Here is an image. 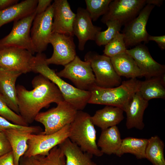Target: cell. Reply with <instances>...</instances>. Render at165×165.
<instances>
[{"mask_svg": "<svg viewBox=\"0 0 165 165\" xmlns=\"http://www.w3.org/2000/svg\"><path fill=\"white\" fill-rule=\"evenodd\" d=\"M123 112L119 107L106 105L96 111L91 119L94 126L103 130L119 124L124 119Z\"/></svg>", "mask_w": 165, "mask_h": 165, "instance_id": "obj_21", "label": "cell"}, {"mask_svg": "<svg viewBox=\"0 0 165 165\" xmlns=\"http://www.w3.org/2000/svg\"><path fill=\"white\" fill-rule=\"evenodd\" d=\"M101 130L97 143L98 147L103 154H116L122 141L118 127L114 126Z\"/></svg>", "mask_w": 165, "mask_h": 165, "instance_id": "obj_25", "label": "cell"}, {"mask_svg": "<svg viewBox=\"0 0 165 165\" xmlns=\"http://www.w3.org/2000/svg\"><path fill=\"white\" fill-rule=\"evenodd\" d=\"M46 58L42 53L33 56L30 62L31 72L39 73L53 83L61 92L65 101L76 110L82 111L88 104L90 92L79 90L64 81L49 67Z\"/></svg>", "mask_w": 165, "mask_h": 165, "instance_id": "obj_2", "label": "cell"}, {"mask_svg": "<svg viewBox=\"0 0 165 165\" xmlns=\"http://www.w3.org/2000/svg\"><path fill=\"white\" fill-rule=\"evenodd\" d=\"M146 4H149L160 6L162 5L163 0H146Z\"/></svg>", "mask_w": 165, "mask_h": 165, "instance_id": "obj_41", "label": "cell"}, {"mask_svg": "<svg viewBox=\"0 0 165 165\" xmlns=\"http://www.w3.org/2000/svg\"><path fill=\"white\" fill-rule=\"evenodd\" d=\"M70 124L50 134H31L28 141V149L23 156L31 157L47 155L53 148L68 138Z\"/></svg>", "mask_w": 165, "mask_h": 165, "instance_id": "obj_9", "label": "cell"}, {"mask_svg": "<svg viewBox=\"0 0 165 165\" xmlns=\"http://www.w3.org/2000/svg\"><path fill=\"white\" fill-rule=\"evenodd\" d=\"M73 36L53 33L50 39L53 48L51 57L46 58L47 64L65 66L72 61L76 56Z\"/></svg>", "mask_w": 165, "mask_h": 165, "instance_id": "obj_13", "label": "cell"}, {"mask_svg": "<svg viewBox=\"0 0 165 165\" xmlns=\"http://www.w3.org/2000/svg\"><path fill=\"white\" fill-rule=\"evenodd\" d=\"M0 116L15 124L28 126L22 116L12 110L0 94Z\"/></svg>", "mask_w": 165, "mask_h": 165, "instance_id": "obj_33", "label": "cell"}, {"mask_svg": "<svg viewBox=\"0 0 165 165\" xmlns=\"http://www.w3.org/2000/svg\"><path fill=\"white\" fill-rule=\"evenodd\" d=\"M32 84L33 89L31 90L21 85L16 87L19 114L28 125L35 121L42 108L64 101L57 86L42 75L35 77Z\"/></svg>", "mask_w": 165, "mask_h": 165, "instance_id": "obj_1", "label": "cell"}, {"mask_svg": "<svg viewBox=\"0 0 165 165\" xmlns=\"http://www.w3.org/2000/svg\"><path fill=\"white\" fill-rule=\"evenodd\" d=\"M138 91L145 100L165 98V74L140 81Z\"/></svg>", "mask_w": 165, "mask_h": 165, "instance_id": "obj_26", "label": "cell"}, {"mask_svg": "<svg viewBox=\"0 0 165 165\" xmlns=\"http://www.w3.org/2000/svg\"><path fill=\"white\" fill-rule=\"evenodd\" d=\"M147 40L148 42L149 41H155L161 50H164L165 49V35H164L154 36L149 35Z\"/></svg>", "mask_w": 165, "mask_h": 165, "instance_id": "obj_37", "label": "cell"}, {"mask_svg": "<svg viewBox=\"0 0 165 165\" xmlns=\"http://www.w3.org/2000/svg\"><path fill=\"white\" fill-rule=\"evenodd\" d=\"M33 54L28 50L14 47L0 48V68L18 71L22 74L31 72Z\"/></svg>", "mask_w": 165, "mask_h": 165, "instance_id": "obj_14", "label": "cell"}, {"mask_svg": "<svg viewBox=\"0 0 165 165\" xmlns=\"http://www.w3.org/2000/svg\"><path fill=\"white\" fill-rule=\"evenodd\" d=\"M57 74L61 78L70 80L76 88L90 91L96 85L95 76L90 63L82 61L76 55L71 62Z\"/></svg>", "mask_w": 165, "mask_h": 165, "instance_id": "obj_7", "label": "cell"}, {"mask_svg": "<svg viewBox=\"0 0 165 165\" xmlns=\"http://www.w3.org/2000/svg\"><path fill=\"white\" fill-rule=\"evenodd\" d=\"M38 0H25L5 9L0 10V28L3 25L19 20L35 12Z\"/></svg>", "mask_w": 165, "mask_h": 165, "instance_id": "obj_20", "label": "cell"}, {"mask_svg": "<svg viewBox=\"0 0 165 165\" xmlns=\"http://www.w3.org/2000/svg\"><path fill=\"white\" fill-rule=\"evenodd\" d=\"M53 8L51 4L43 13L36 15L31 29L30 35L36 52L46 50L52 34Z\"/></svg>", "mask_w": 165, "mask_h": 165, "instance_id": "obj_10", "label": "cell"}, {"mask_svg": "<svg viewBox=\"0 0 165 165\" xmlns=\"http://www.w3.org/2000/svg\"><path fill=\"white\" fill-rule=\"evenodd\" d=\"M125 46L122 33L118 32L115 36L105 46L104 54L110 57L125 52Z\"/></svg>", "mask_w": 165, "mask_h": 165, "instance_id": "obj_32", "label": "cell"}, {"mask_svg": "<svg viewBox=\"0 0 165 165\" xmlns=\"http://www.w3.org/2000/svg\"><path fill=\"white\" fill-rule=\"evenodd\" d=\"M154 6L146 4L136 17L124 25L122 33L127 48L138 45L141 42H148L147 38L149 34L146 30V26Z\"/></svg>", "mask_w": 165, "mask_h": 165, "instance_id": "obj_11", "label": "cell"}, {"mask_svg": "<svg viewBox=\"0 0 165 165\" xmlns=\"http://www.w3.org/2000/svg\"><path fill=\"white\" fill-rule=\"evenodd\" d=\"M73 28L74 35L78 39L79 49L81 51L84 50L87 41L95 40L97 34L101 29V28L93 24L86 9L81 7L77 9Z\"/></svg>", "mask_w": 165, "mask_h": 165, "instance_id": "obj_17", "label": "cell"}, {"mask_svg": "<svg viewBox=\"0 0 165 165\" xmlns=\"http://www.w3.org/2000/svg\"><path fill=\"white\" fill-rule=\"evenodd\" d=\"M53 15L52 33L73 36V24L76 14L72 10L67 0H55L52 4Z\"/></svg>", "mask_w": 165, "mask_h": 165, "instance_id": "obj_16", "label": "cell"}, {"mask_svg": "<svg viewBox=\"0 0 165 165\" xmlns=\"http://www.w3.org/2000/svg\"><path fill=\"white\" fill-rule=\"evenodd\" d=\"M112 0H85L86 9L92 20L96 21L107 12Z\"/></svg>", "mask_w": 165, "mask_h": 165, "instance_id": "obj_31", "label": "cell"}, {"mask_svg": "<svg viewBox=\"0 0 165 165\" xmlns=\"http://www.w3.org/2000/svg\"><path fill=\"white\" fill-rule=\"evenodd\" d=\"M51 0H38L35 12L36 15L42 14L45 12L51 5Z\"/></svg>", "mask_w": 165, "mask_h": 165, "instance_id": "obj_36", "label": "cell"}, {"mask_svg": "<svg viewBox=\"0 0 165 165\" xmlns=\"http://www.w3.org/2000/svg\"><path fill=\"white\" fill-rule=\"evenodd\" d=\"M0 165H15L12 152L0 156Z\"/></svg>", "mask_w": 165, "mask_h": 165, "instance_id": "obj_38", "label": "cell"}, {"mask_svg": "<svg viewBox=\"0 0 165 165\" xmlns=\"http://www.w3.org/2000/svg\"><path fill=\"white\" fill-rule=\"evenodd\" d=\"M34 157L37 165H66L65 156L58 146L53 148L46 156Z\"/></svg>", "mask_w": 165, "mask_h": 165, "instance_id": "obj_30", "label": "cell"}, {"mask_svg": "<svg viewBox=\"0 0 165 165\" xmlns=\"http://www.w3.org/2000/svg\"><path fill=\"white\" fill-rule=\"evenodd\" d=\"M12 152L9 142L3 131H0V156Z\"/></svg>", "mask_w": 165, "mask_h": 165, "instance_id": "obj_35", "label": "cell"}, {"mask_svg": "<svg viewBox=\"0 0 165 165\" xmlns=\"http://www.w3.org/2000/svg\"><path fill=\"white\" fill-rule=\"evenodd\" d=\"M107 26V29L103 31H100L97 34L95 41L99 46L106 45L120 32L122 25L115 20H110L105 23Z\"/></svg>", "mask_w": 165, "mask_h": 165, "instance_id": "obj_29", "label": "cell"}, {"mask_svg": "<svg viewBox=\"0 0 165 165\" xmlns=\"http://www.w3.org/2000/svg\"><path fill=\"white\" fill-rule=\"evenodd\" d=\"M22 74L18 71L0 68V94L8 106L19 115L16 82Z\"/></svg>", "mask_w": 165, "mask_h": 165, "instance_id": "obj_18", "label": "cell"}, {"mask_svg": "<svg viewBox=\"0 0 165 165\" xmlns=\"http://www.w3.org/2000/svg\"><path fill=\"white\" fill-rule=\"evenodd\" d=\"M110 58L116 72L120 77L130 79L143 77L134 60L126 52Z\"/></svg>", "mask_w": 165, "mask_h": 165, "instance_id": "obj_24", "label": "cell"}, {"mask_svg": "<svg viewBox=\"0 0 165 165\" xmlns=\"http://www.w3.org/2000/svg\"><path fill=\"white\" fill-rule=\"evenodd\" d=\"M11 129L27 130L33 134H39L42 131V128L39 126H23L15 124L0 116V131Z\"/></svg>", "mask_w": 165, "mask_h": 165, "instance_id": "obj_34", "label": "cell"}, {"mask_svg": "<svg viewBox=\"0 0 165 165\" xmlns=\"http://www.w3.org/2000/svg\"><path fill=\"white\" fill-rule=\"evenodd\" d=\"M11 146L15 165H19L20 160L28 148V141L31 132L11 129L3 131Z\"/></svg>", "mask_w": 165, "mask_h": 165, "instance_id": "obj_23", "label": "cell"}, {"mask_svg": "<svg viewBox=\"0 0 165 165\" xmlns=\"http://www.w3.org/2000/svg\"><path fill=\"white\" fill-rule=\"evenodd\" d=\"M36 15H30L14 22L9 33L0 39V48L14 47L26 50L33 55L36 53L31 36V27Z\"/></svg>", "mask_w": 165, "mask_h": 165, "instance_id": "obj_8", "label": "cell"}, {"mask_svg": "<svg viewBox=\"0 0 165 165\" xmlns=\"http://www.w3.org/2000/svg\"><path fill=\"white\" fill-rule=\"evenodd\" d=\"M69 139L84 152L97 157L103 154L96 142V131L91 119V116L82 111H78L70 124Z\"/></svg>", "mask_w": 165, "mask_h": 165, "instance_id": "obj_4", "label": "cell"}, {"mask_svg": "<svg viewBox=\"0 0 165 165\" xmlns=\"http://www.w3.org/2000/svg\"><path fill=\"white\" fill-rule=\"evenodd\" d=\"M19 165H37L34 157H27L23 156L20 160Z\"/></svg>", "mask_w": 165, "mask_h": 165, "instance_id": "obj_39", "label": "cell"}, {"mask_svg": "<svg viewBox=\"0 0 165 165\" xmlns=\"http://www.w3.org/2000/svg\"><path fill=\"white\" fill-rule=\"evenodd\" d=\"M138 91L132 98L125 112L126 114V126L128 129L135 128L142 130L145 127L143 116L148 105Z\"/></svg>", "mask_w": 165, "mask_h": 165, "instance_id": "obj_19", "label": "cell"}, {"mask_svg": "<svg viewBox=\"0 0 165 165\" xmlns=\"http://www.w3.org/2000/svg\"><path fill=\"white\" fill-rule=\"evenodd\" d=\"M84 59L90 64L97 86L112 88L120 85L122 82L121 77L116 72L110 57L90 51L85 55Z\"/></svg>", "mask_w": 165, "mask_h": 165, "instance_id": "obj_6", "label": "cell"}, {"mask_svg": "<svg viewBox=\"0 0 165 165\" xmlns=\"http://www.w3.org/2000/svg\"><path fill=\"white\" fill-rule=\"evenodd\" d=\"M163 141L157 135L148 139L145 151V158L153 165H165Z\"/></svg>", "mask_w": 165, "mask_h": 165, "instance_id": "obj_28", "label": "cell"}, {"mask_svg": "<svg viewBox=\"0 0 165 165\" xmlns=\"http://www.w3.org/2000/svg\"><path fill=\"white\" fill-rule=\"evenodd\" d=\"M58 146L64 155L66 165H97L92 160L93 156L83 151L68 138Z\"/></svg>", "mask_w": 165, "mask_h": 165, "instance_id": "obj_22", "label": "cell"}, {"mask_svg": "<svg viewBox=\"0 0 165 165\" xmlns=\"http://www.w3.org/2000/svg\"><path fill=\"white\" fill-rule=\"evenodd\" d=\"M148 139L127 137L122 139L121 146L115 155L120 157L124 154L129 153L138 159H145V151Z\"/></svg>", "mask_w": 165, "mask_h": 165, "instance_id": "obj_27", "label": "cell"}, {"mask_svg": "<svg viewBox=\"0 0 165 165\" xmlns=\"http://www.w3.org/2000/svg\"><path fill=\"white\" fill-rule=\"evenodd\" d=\"M126 52L136 62L143 76L146 79L160 77L165 74V66L156 62L152 58L148 48L144 45L139 44Z\"/></svg>", "mask_w": 165, "mask_h": 165, "instance_id": "obj_15", "label": "cell"}, {"mask_svg": "<svg viewBox=\"0 0 165 165\" xmlns=\"http://www.w3.org/2000/svg\"><path fill=\"white\" fill-rule=\"evenodd\" d=\"M140 81L136 78L130 79L112 88L96 85L90 91L88 103L116 107L125 112L133 96L139 91Z\"/></svg>", "mask_w": 165, "mask_h": 165, "instance_id": "obj_3", "label": "cell"}, {"mask_svg": "<svg viewBox=\"0 0 165 165\" xmlns=\"http://www.w3.org/2000/svg\"><path fill=\"white\" fill-rule=\"evenodd\" d=\"M77 111L63 101L57 103L56 107L39 113L35 121L41 123L44 127V131L40 133L50 134L71 124L75 118Z\"/></svg>", "mask_w": 165, "mask_h": 165, "instance_id": "obj_5", "label": "cell"}, {"mask_svg": "<svg viewBox=\"0 0 165 165\" xmlns=\"http://www.w3.org/2000/svg\"><path fill=\"white\" fill-rule=\"evenodd\" d=\"M18 0H0V10L7 9L17 3Z\"/></svg>", "mask_w": 165, "mask_h": 165, "instance_id": "obj_40", "label": "cell"}, {"mask_svg": "<svg viewBox=\"0 0 165 165\" xmlns=\"http://www.w3.org/2000/svg\"><path fill=\"white\" fill-rule=\"evenodd\" d=\"M146 5V0H112L101 20L104 24L115 20L125 25L136 17Z\"/></svg>", "mask_w": 165, "mask_h": 165, "instance_id": "obj_12", "label": "cell"}]
</instances>
